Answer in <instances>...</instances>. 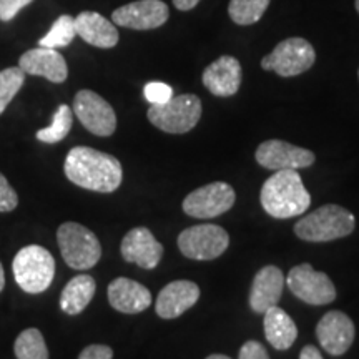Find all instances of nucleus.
I'll use <instances>...</instances> for the list:
<instances>
[{"label": "nucleus", "mask_w": 359, "mask_h": 359, "mask_svg": "<svg viewBox=\"0 0 359 359\" xmlns=\"http://www.w3.org/2000/svg\"><path fill=\"white\" fill-rule=\"evenodd\" d=\"M238 359H269L266 349L258 341H246L240 349V358Z\"/></svg>", "instance_id": "2f4dec72"}, {"label": "nucleus", "mask_w": 359, "mask_h": 359, "mask_svg": "<svg viewBox=\"0 0 359 359\" xmlns=\"http://www.w3.org/2000/svg\"><path fill=\"white\" fill-rule=\"evenodd\" d=\"M354 226L356 219L351 212L339 205H325L299 219L294 226V233L304 241L325 243L351 235Z\"/></svg>", "instance_id": "7ed1b4c3"}, {"label": "nucleus", "mask_w": 359, "mask_h": 359, "mask_svg": "<svg viewBox=\"0 0 359 359\" xmlns=\"http://www.w3.org/2000/svg\"><path fill=\"white\" fill-rule=\"evenodd\" d=\"M25 82V74L20 67H8L0 72V115L6 111L8 103L19 93Z\"/></svg>", "instance_id": "cd10ccee"}, {"label": "nucleus", "mask_w": 359, "mask_h": 359, "mask_svg": "<svg viewBox=\"0 0 359 359\" xmlns=\"http://www.w3.org/2000/svg\"><path fill=\"white\" fill-rule=\"evenodd\" d=\"M358 74H359V72H358Z\"/></svg>", "instance_id": "58836bf2"}, {"label": "nucleus", "mask_w": 359, "mask_h": 359, "mask_svg": "<svg viewBox=\"0 0 359 359\" xmlns=\"http://www.w3.org/2000/svg\"><path fill=\"white\" fill-rule=\"evenodd\" d=\"M354 334V323L348 314L341 311H330L321 318L316 326V336L320 344L331 356H341L351 348Z\"/></svg>", "instance_id": "4468645a"}, {"label": "nucleus", "mask_w": 359, "mask_h": 359, "mask_svg": "<svg viewBox=\"0 0 359 359\" xmlns=\"http://www.w3.org/2000/svg\"><path fill=\"white\" fill-rule=\"evenodd\" d=\"M200 0H173L175 7L178 8V11L182 12H187V11H191V8H195L198 6Z\"/></svg>", "instance_id": "f704fd0d"}, {"label": "nucleus", "mask_w": 359, "mask_h": 359, "mask_svg": "<svg viewBox=\"0 0 359 359\" xmlns=\"http://www.w3.org/2000/svg\"><path fill=\"white\" fill-rule=\"evenodd\" d=\"M299 359H323L320 349L314 348L309 344V346H304L302 349V354H299Z\"/></svg>", "instance_id": "72a5a7b5"}, {"label": "nucleus", "mask_w": 359, "mask_h": 359, "mask_svg": "<svg viewBox=\"0 0 359 359\" xmlns=\"http://www.w3.org/2000/svg\"><path fill=\"white\" fill-rule=\"evenodd\" d=\"M286 285L296 298L313 306L330 304L336 299V288L330 276L313 269L308 263L298 264L291 269L286 278Z\"/></svg>", "instance_id": "1a4fd4ad"}, {"label": "nucleus", "mask_w": 359, "mask_h": 359, "mask_svg": "<svg viewBox=\"0 0 359 359\" xmlns=\"http://www.w3.org/2000/svg\"><path fill=\"white\" fill-rule=\"evenodd\" d=\"M97 283L90 275H79L67 283L60 294V308L67 314H80L95 296Z\"/></svg>", "instance_id": "5701e85b"}, {"label": "nucleus", "mask_w": 359, "mask_h": 359, "mask_svg": "<svg viewBox=\"0 0 359 359\" xmlns=\"http://www.w3.org/2000/svg\"><path fill=\"white\" fill-rule=\"evenodd\" d=\"M77 37V30H75V19L70 15H60L53 22L52 29L48 30L47 35H43L39 40L40 47L47 48H64L74 42V39Z\"/></svg>", "instance_id": "393cba45"}, {"label": "nucleus", "mask_w": 359, "mask_h": 359, "mask_svg": "<svg viewBox=\"0 0 359 359\" xmlns=\"http://www.w3.org/2000/svg\"><path fill=\"white\" fill-rule=\"evenodd\" d=\"M230 236L218 224H196L180 233L178 248L190 259H215L226 251Z\"/></svg>", "instance_id": "6e6552de"}, {"label": "nucleus", "mask_w": 359, "mask_h": 359, "mask_svg": "<svg viewBox=\"0 0 359 359\" xmlns=\"http://www.w3.org/2000/svg\"><path fill=\"white\" fill-rule=\"evenodd\" d=\"M114 358V351L110 346L105 344H90L80 353L79 359H111Z\"/></svg>", "instance_id": "473e14b6"}, {"label": "nucleus", "mask_w": 359, "mask_h": 359, "mask_svg": "<svg viewBox=\"0 0 359 359\" xmlns=\"http://www.w3.org/2000/svg\"><path fill=\"white\" fill-rule=\"evenodd\" d=\"M316 60L313 45L302 37H291L280 42L275 50L263 57L264 70L276 72L280 77H296L309 70Z\"/></svg>", "instance_id": "0eeeda50"}, {"label": "nucleus", "mask_w": 359, "mask_h": 359, "mask_svg": "<svg viewBox=\"0 0 359 359\" xmlns=\"http://www.w3.org/2000/svg\"><path fill=\"white\" fill-rule=\"evenodd\" d=\"M259 200L269 217L281 219L299 217L311 205V195L296 170H278L264 182Z\"/></svg>", "instance_id": "f03ea898"}, {"label": "nucleus", "mask_w": 359, "mask_h": 359, "mask_svg": "<svg viewBox=\"0 0 359 359\" xmlns=\"http://www.w3.org/2000/svg\"><path fill=\"white\" fill-rule=\"evenodd\" d=\"M109 302L116 311L137 314L150 306L151 293L142 283L128 278H116L109 285Z\"/></svg>", "instance_id": "aec40b11"}, {"label": "nucleus", "mask_w": 359, "mask_h": 359, "mask_svg": "<svg viewBox=\"0 0 359 359\" xmlns=\"http://www.w3.org/2000/svg\"><path fill=\"white\" fill-rule=\"evenodd\" d=\"M356 11H358V13H359V0H356Z\"/></svg>", "instance_id": "4c0bfd02"}, {"label": "nucleus", "mask_w": 359, "mask_h": 359, "mask_svg": "<svg viewBox=\"0 0 359 359\" xmlns=\"http://www.w3.org/2000/svg\"><path fill=\"white\" fill-rule=\"evenodd\" d=\"M285 276L280 268L264 266L259 269L255 276L253 285L250 291V306L255 313H264L266 309L278 306L280 303L283 288H285Z\"/></svg>", "instance_id": "a211bd4d"}, {"label": "nucleus", "mask_w": 359, "mask_h": 359, "mask_svg": "<svg viewBox=\"0 0 359 359\" xmlns=\"http://www.w3.org/2000/svg\"><path fill=\"white\" fill-rule=\"evenodd\" d=\"M32 2L34 0H0V20L11 22L22 8Z\"/></svg>", "instance_id": "7c9ffc66"}, {"label": "nucleus", "mask_w": 359, "mask_h": 359, "mask_svg": "<svg viewBox=\"0 0 359 359\" xmlns=\"http://www.w3.org/2000/svg\"><path fill=\"white\" fill-rule=\"evenodd\" d=\"M143 95L147 102H150V105H161L173 97V88L163 82H150L143 88Z\"/></svg>", "instance_id": "c85d7f7f"}, {"label": "nucleus", "mask_w": 359, "mask_h": 359, "mask_svg": "<svg viewBox=\"0 0 359 359\" xmlns=\"http://www.w3.org/2000/svg\"><path fill=\"white\" fill-rule=\"evenodd\" d=\"M120 251L125 262L137 264L143 269L156 268L163 257V246L148 228L143 226L133 228L123 236Z\"/></svg>", "instance_id": "2eb2a0df"}, {"label": "nucleus", "mask_w": 359, "mask_h": 359, "mask_svg": "<svg viewBox=\"0 0 359 359\" xmlns=\"http://www.w3.org/2000/svg\"><path fill=\"white\" fill-rule=\"evenodd\" d=\"M198 298L200 288L196 283L187 280L172 281L160 291L156 298V314L163 320H173L190 309Z\"/></svg>", "instance_id": "f3484780"}, {"label": "nucleus", "mask_w": 359, "mask_h": 359, "mask_svg": "<svg viewBox=\"0 0 359 359\" xmlns=\"http://www.w3.org/2000/svg\"><path fill=\"white\" fill-rule=\"evenodd\" d=\"M64 172L74 185L98 193L118 190L123 180L122 163L114 155L90 147L72 148L65 158Z\"/></svg>", "instance_id": "f257e3e1"}, {"label": "nucleus", "mask_w": 359, "mask_h": 359, "mask_svg": "<svg viewBox=\"0 0 359 359\" xmlns=\"http://www.w3.org/2000/svg\"><path fill=\"white\" fill-rule=\"evenodd\" d=\"M57 243L62 258L72 269H90L100 262L102 246L87 226L67 222L57 230Z\"/></svg>", "instance_id": "39448f33"}, {"label": "nucleus", "mask_w": 359, "mask_h": 359, "mask_svg": "<svg viewBox=\"0 0 359 359\" xmlns=\"http://www.w3.org/2000/svg\"><path fill=\"white\" fill-rule=\"evenodd\" d=\"M75 30L85 42L98 48H111L118 43V30L114 22L98 12H82L75 17Z\"/></svg>", "instance_id": "412c9836"}, {"label": "nucleus", "mask_w": 359, "mask_h": 359, "mask_svg": "<svg viewBox=\"0 0 359 359\" xmlns=\"http://www.w3.org/2000/svg\"><path fill=\"white\" fill-rule=\"evenodd\" d=\"M74 114L80 123L97 137H110L116 130L115 110L92 90H80L74 98Z\"/></svg>", "instance_id": "9d476101"}, {"label": "nucleus", "mask_w": 359, "mask_h": 359, "mask_svg": "<svg viewBox=\"0 0 359 359\" xmlns=\"http://www.w3.org/2000/svg\"><path fill=\"white\" fill-rule=\"evenodd\" d=\"M206 359H231V358L224 356V354H212V356H208Z\"/></svg>", "instance_id": "e433bc0d"}, {"label": "nucleus", "mask_w": 359, "mask_h": 359, "mask_svg": "<svg viewBox=\"0 0 359 359\" xmlns=\"http://www.w3.org/2000/svg\"><path fill=\"white\" fill-rule=\"evenodd\" d=\"M15 283L29 294H40L48 290L55 276V259L40 245L24 246L12 262Z\"/></svg>", "instance_id": "20e7f679"}, {"label": "nucleus", "mask_w": 359, "mask_h": 359, "mask_svg": "<svg viewBox=\"0 0 359 359\" xmlns=\"http://www.w3.org/2000/svg\"><path fill=\"white\" fill-rule=\"evenodd\" d=\"M19 205L17 191L11 187L7 178L0 173V213H11Z\"/></svg>", "instance_id": "c756f323"}, {"label": "nucleus", "mask_w": 359, "mask_h": 359, "mask_svg": "<svg viewBox=\"0 0 359 359\" xmlns=\"http://www.w3.org/2000/svg\"><path fill=\"white\" fill-rule=\"evenodd\" d=\"M4 288H6V273H4V266L0 263V293H2Z\"/></svg>", "instance_id": "c9c22d12"}, {"label": "nucleus", "mask_w": 359, "mask_h": 359, "mask_svg": "<svg viewBox=\"0 0 359 359\" xmlns=\"http://www.w3.org/2000/svg\"><path fill=\"white\" fill-rule=\"evenodd\" d=\"M168 6L161 0H137L118 7L111 13V22L132 30H154L168 20Z\"/></svg>", "instance_id": "f8f14e48"}, {"label": "nucleus", "mask_w": 359, "mask_h": 359, "mask_svg": "<svg viewBox=\"0 0 359 359\" xmlns=\"http://www.w3.org/2000/svg\"><path fill=\"white\" fill-rule=\"evenodd\" d=\"M264 314V334L275 349L285 351L293 346V343L298 338V327L294 321L286 311L281 308L273 306L266 309Z\"/></svg>", "instance_id": "4be33fe9"}, {"label": "nucleus", "mask_w": 359, "mask_h": 359, "mask_svg": "<svg viewBox=\"0 0 359 359\" xmlns=\"http://www.w3.org/2000/svg\"><path fill=\"white\" fill-rule=\"evenodd\" d=\"M257 161L268 170H299L311 167L314 155L306 148L291 145L283 140L263 142L257 148Z\"/></svg>", "instance_id": "ddd939ff"}, {"label": "nucleus", "mask_w": 359, "mask_h": 359, "mask_svg": "<svg viewBox=\"0 0 359 359\" xmlns=\"http://www.w3.org/2000/svg\"><path fill=\"white\" fill-rule=\"evenodd\" d=\"M72 123H74V110L69 105H60L53 115L50 127L37 132V140L48 143V145L62 142L70 133Z\"/></svg>", "instance_id": "a878e982"}, {"label": "nucleus", "mask_w": 359, "mask_h": 359, "mask_svg": "<svg viewBox=\"0 0 359 359\" xmlns=\"http://www.w3.org/2000/svg\"><path fill=\"white\" fill-rule=\"evenodd\" d=\"M235 190L223 182H215L191 191L183 200V212L193 218H215L235 205Z\"/></svg>", "instance_id": "9b49d317"}, {"label": "nucleus", "mask_w": 359, "mask_h": 359, "mask_svg": "<svg viewBox=\"0 0 359 359\" xmlns=\"http://www.w3.org/2000/svg\"><path fill=\"white\" fill-rule=\"evenodd\" d=\"M148 120L161 132L167 133H187L196 127L201 118V102L196 95L172 97L167 103L151 105L148 109Z\"/></svg>", "instance_id": "423d86ee"}, {"label": "nucleus", "mask_w": 359, "mask_h": 359, "mask_svg": "<svg viewBox=\"0 0 359 359\" xmlns=\"http://www.w3.org/2000/svg\"><path fill=\"white\" fill-rule=\"evenodd\" d=\"M13 353L17 359H48V348L37 327H29L17 336Z\"/></svg>", "instance_id": "b1692460"}, {"label": "nucleus", "mask_w": 359, "mask_h": 359, "mask_svg": "<svg viewBox=\"0 0 359 359\" xmlns=\"http://www.w3.org/2000/svg\"><path fill=\"white\" fill-rule=\"evenodd\" d=\"M203 85L217 97L235 95L241 85V65L238 58L223 55L203 72Z\"/></svg>", "instance_id": "6ab92c4d"}, {"label": "nucleus", "mask_w": 359, "mask_h": 359, "mask_svg": "<svg viewBox=\"0 0 359 359\" xmlns=\"http://www.w3.org/2000/svg\"><path fill=\"white\" fill-rule=\"evenodd\" d=\"M19 67L25 75L43 77L52 83H64L69 77V67L64 55L55 48L40 47V45L32 50H27L20 57Z\"/></svg>", "instance_id": "dca6fc26"}, {"label": "nucleus", "mask_w": 359, "mask_h": 359, "mask_svg": "<svg viewBox=\"0 0 359 359\" xmlns=\"http://www.w3.org/2000/svg\"><path fill=\"white\" fill-rule=\"evenodd\" d=\"M269 0H230L228 13L238 25H253L266 12Z\"/></svg>", "instance_id": "bb28decb"}]
</instances>
